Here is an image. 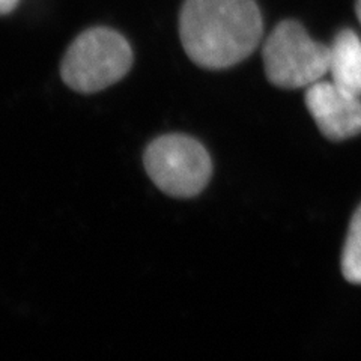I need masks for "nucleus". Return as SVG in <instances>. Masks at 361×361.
Masks as SVG:
<instances>
[{
    "label": "nucleus",
    "mask_w": 361,
    "mask_h": 361,
    "mask_svg": "<svg viewBox=\"0 0 361 361\" xmlns=\"http://www.w3.org/2000/svg\"><path fill=\"white\" fill-rule=\"evenodd\" d=\"M179 37L196 65L224 70L247 59L261 42V11L255 0H185Z\"/></svg>",
    "instance_id": "1"
},
{
    "label": "nucleus",
    "mask_w": 361,
    "mask_h": 361,
    "mask_svg": "<svg viewBox=\"0 0 361 361\" xmlns=\"http://www.w3.org/2000/svg\"><path fill=\"white\" fill-rule=\"evenodd\" d=\"M133 65L130 42L109 27H92L78 35L61 65L65 85L78 94H95L118 83Z\"/></svg>",
    "instance_id": "2"
},
{
    "label": "nucleus",
    "mask_w": 361,
    "mask_h": 361,
    "mask_svg": "<svg viewBox=\"0 0 361 361\" xmlns=\"http://www.w3.org/2000/svg\"><path fill=\"white\" fill-rule=\"evenodd\" d=\"M143 163L152 183L164 195L178 199L200 195L212 175L208 151L184 134H166L151 142Z\"/></svg>",
    "instance_id": "3"
},
{
    "label": "nucleus",
    "mask_w": 361,
    "mask_h": 361,
    "mask_svg": "<svg viewBox=\"0 0 361 361\" xmlns=\"http://www.w3.org/2000/svg\"><path fill=\"white\" fill-rule=\"evenodd\" d=\"M262 54L268 80L281 89L309 87L329 73L330 47L313 41L292 20L281 21L269 33Z\"/></svg>",
    "instance_id": "4"
},
{
    "label": "nucleus",
    "mask_w": 361,
    "mask_h": 361,
    "mask_svg": "<svg viewBox=\"0 0 361 361\" xmlns=\"http://www.w3.org/2000/svg\"><path fill=\"white\" fill-rule=\"evenodd\" d=\"M306 106L316 126L330 140H346L361 133V99L333 82H316L306 92Z\"/></svg>",
    "instance_id": "5"
},
{
    "label": "nucleus",
    "mask_w": 361,
    "mask_h": 361,
    "mask_svg": "<svg viewBox=\"0 0 361 361\" xmlns=\"http://www.w3.org/2000/svg\"><path fill=\"white\" fill-rule=\"evenodd\" d=\"M329 73L334 85L361 97V41L354 30L337 33L330 45Z\"/></svg>",
    "instance_id": "6"
},
{
    "label": "nucleus",
    "mask_w": 361,
    "mask_h": 361,
    "mask_svg": "<svg viewBox=\"0 0 361 361\" xmlns=\"http://www.w3.org/2000/svg\"><path fill=\"white\" fill-rule=\"evenodd\" d=\"M342 273L349 283L361 285V205L349 224L342 253Z\"/></svg>",
    "instance_id": "7"
},
{
    "label": "nucleus",
    "mask_w": 361,
    "mask_h": 361,
    "mask_svg": "<svg viewBox=\"0 0 361 361\" xmlns=\"http://www.w3.org/2000/svg\"><path fill=\"white\" fill-rule=\"evenodd\" d=\"M20 0H0V16L13 13Z\"/></svg>",
    "instance_id": "8"
},
{
    "label": "nucleus",
    "mask_w": 361,
    "mask_h": 361,
    "mask_svg": "<svg viewBox=\"0 0 361 361\" xmlns=\"http://www.w3.org/2000/svg\"><path fill=\"white\" fill-rule=\"evenodd\" d=\"M355 11H357V17H358V20H360V23H361V0H357Z\"/></svg>",
    "instance_id": "9"
}]
</instances>
